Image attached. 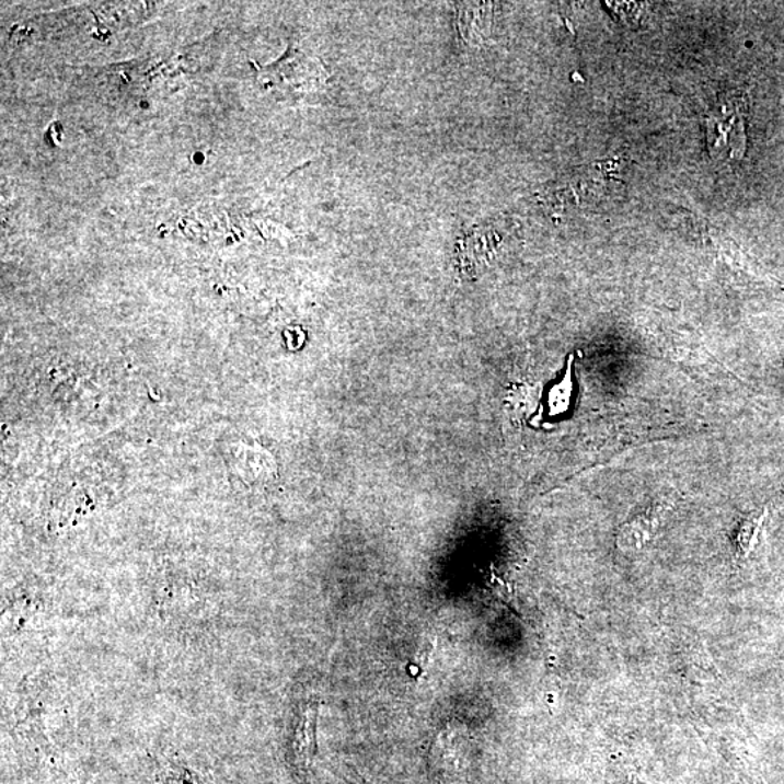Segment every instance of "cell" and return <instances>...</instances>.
<instances>
[{
  "label": "cell",
  "instance_id": "9",
  "mask_svg": "<svg viewBox=\"0 0 784 784\" xmlns=\"http://www.w3.org/2000/svg\"><path fill=\"white\" fill-rule=\"evenodd\" d=\"M431 653V645L429 643H425L422 645L420 648H418V652L416 654V657H414V666H417L423 670L425 668L427 661H429V655Z\"/></svg>",
  "mask_w": 784,
  "mask_h": 784
},
{
  "label": "cell",
  "instance_id": "8",
  "mask_svg": "<svg viewBox=\"0 0 784 784\" xmlns=\"http://www.w3.org/2000/svg\"><path fill=\"white\" fill-rule=\"evenodd\" d=\"M606 3L612 4L610 8H613V12H616L618 16L626 18L627 22L638 21L644 11V4L641 3Z\"/></svg>",
  "mask_w": 784,
  "mask_h": 784
},
{
  "label": "cell",
  "instance_id": "2",
  "mask_svg": "<svg viewBox=\"0 0 784 784\" xmlns=\"http://www.w3.org/2000/svg\"><path fill=\"white\" fill-rule=\"evenodd\" d=\"M672 507L675 503L671 498H655L632 514L618 529V550L623 554H638L647 550L658 537Z\"/></svg>",
  "mask_w": 784,
  "mask_h": 784
},
{
  "label": "cell",
  "instance_id": "5",
  "mask_svg": "<svg viewBox=\"0 0 784 784\" xmlns=\"http://www.w3.org/2000/svg\"><path fill=\"white\" fill-rule=\"evenodd\" d=\"M770 510L768 506L761 509L752 510L750 514L743 515L737 526H735L733 543L735 558L738 561H747L754 554L759 547L761 539H763L765 524H768Z\"/></svg>",
  "mask_w": 784,
  "mask_h": 784
},
{
  "label": "cell",
  "instance_id": "3",
  "mask_svg": "<svg viewBox=\"0 0 784 784\" xmlns=\"http://www.w3.org/2000/svg\"><path fill=\"white\" fill-rule=\"evenodd\" d=\"M275 66L261 69V78L266 84L287 87L288 91H311L326 79L322 64L313 57L302 56L300 51H288Z\"/></svg>",
  "mask_w": 784,
  "mask_h": 784
},
{
  "label": "cell",
  "instance_id": "6",
  "mask_svg": "<svg viewBox=\"0 0 784 784\" xmlns=\"http://www.w3.org/2000/svg\"><path fill=\"white\" fill-rule=\"evenodd\" d=\"M319 707L309 706L297 729L296 750L298 759L309 764L315 752V725H318Z\"/></svg>",
  "mask_w": 784,
  "mask_h": 784
},
{
  "label": "cell",
  "instance_id": "4",
  "mask_svg": "<svg viewBox=\"0 0 784 784\" xmlns=\"http://www.w3.org/2000/svg\"><path fill=\"white\" fill-rule=\"evenodd\" d=\"M494 3H458L459 34L468 44L483 43L492 33Z\"/></svg>",
  "mask_w": 784,
  "mask_h": 784
},
{
  "label": "cell",
  "instance_id": "1",
  "mask_svg": "<svg viewBox=\"0 0 784 784\" xmlns=\"http://www.w3.org/2000/svg\"><path fill=\"white\" fill-rule=\"evenodd\" d=\"M748 100L741 92L722 95L706 117V145L712 158L741 160L747 150Z\"/></svg>",
  "mask_w": 784,
  "mask_h": 784
},
{
  "label": "cell",
  "instance_id": "7",
  "mask_svg": "<svg viewBox=\"0 0 784 784\" xmlns=\"http://www.w3.org/2000/svg\"><path fill=\"white\" fill-rule=\"evenodd\" d=\"M567 372L560 384H556L551 390L550 394V407L552 414H561L567 412L569 404H572L573 396V356L568 360Z\"/></svg>",
  "mask_w": 784,
  "mask_h": 784
}]
</instances>
